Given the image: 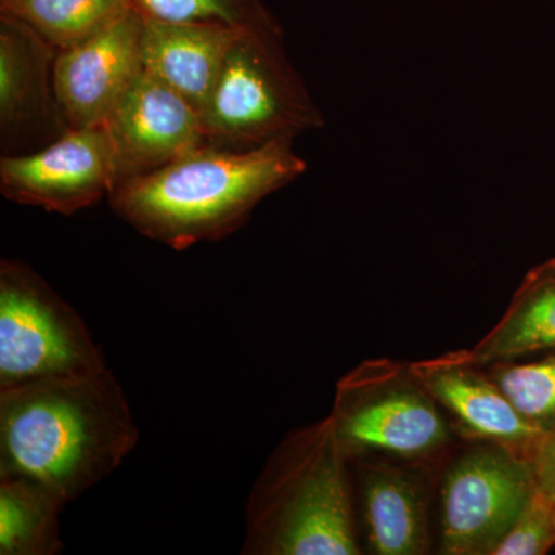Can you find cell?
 <instances>
[{"instance_id":"obj_16","label":"cell","mask_w":555,"mask_h":555,"mask_svg":"<svg viewBox=\"0 0 555 555\" xmlns=\"http://www.w3.org/2000/svg\"><path fill=\"white\" fill-rule=\"evenodd\" d=\"M64 503L38 481L0 474V555H57Z\"/></svg>"},{"instance_id":"obj_15","label":"cell","mask_w":555,"mask_h":555,"mask_svg":"<svg viewBox=\"0 0 555 555\" xmlns=\"http://www.w3.org/2000/svg\"><path fill=\"white\" fill-rule=\"evenodd\" d=\"M542 350H555V258L526 273L505 315L467 353L483 367Z\"/></svg>"},{"instance_id":"obj_19","label":"cell","mask_w":555,"mask_h":555,"mask_svg":"<svg viewBox=\"0 0 555 555\" xmlns=\"http://www.w3.org/2000/svg\"><path fill=\"white\" fill-rule=\"evenodd\" d=\"M492 378L526 422L555 433V353L529 364H495Z\"/></svg>"},{"instance_id":"obj_13","label":"cell","mask_w":555,"mask_h":555,"mask_svg":"<svg viewBox=\"0 0 555 555\" xmlns=\"http://www.w3.org/2000/svg\"><path fill=\"white\" fill-rule=\"evenodd\" d=\"M142 67L199 113L206 107L230 49L243 28L177 24L142 16Z\"/></svg>"},{"instance_id":"obj_10","label":"cell","mask_w":555,"mask_h":555,"mask_svg":"<svg viewBox=\"0 0 555 555\" xmlns=\"http://www.w3.org/2000/svg\"><path fill=\"white\" fill-rule=\"evenodd\" d=\"M144 20L137 9L54 62V90L69 129L104 126L141 75Z\"/></svg>"},{"instance_id":"obj_11","label":"cell","mask_w":555,"mask_h":555,"mask_svg":"<svg viewBox=\"0 0 555 555\" xmlns=\"http://www.w3.org/2000/svg\"><path fill=\"white\" fill-rule=\"evenodd\" d=\"M104 127L115 150L118 184L207 144L198 109L144 69Z\"/></svg>"},{"instance_id":"obj_2","label":"cell","mask_w":555,"mask_h":555,"mask_svg":"<svg viewBox=\"0 0 555 555\" xmlns=\"http://www.w3.org/2000/svg\"><path fill=\"white\" fill-rule=\"evenodd\" d=\"M306 170L308 163L291 141L247 150L204 144L158 170L119 182L108 201L145 238L185 250L232 235L262 199Z\"/></svg>"},{"instance_id":"obj_12","label":"cell","mask_w":555,"mask_h":555,"mask_svg":"<svg viewBox=\"0 0 555 555\" xmlns=\"http://www.w3.org/2000/svg\"><path fill=\"white\" fill-rule=\"evenodd\" d=\"M411 369L467 436L505 448L532 463L546 434L518 414L494 378L481 372L467 350L415 361Z\"/></svg>"},{"instance_id":"obj_7","label":"cell","mask_w":555,"mask_h":555,"mask_svg":"<svg viewBox=\"0 0 555 555\" xmlns=\"http://www.w3.org/2000/svg\"><path fill=\"white\" fill-rule=\"evenodd\" d=\"M537 488L529 460L496 444L467 449L441 485V554L492 555Z\"/></svg>"},{"instance_id":"obj_21","label":"cell","mask_w":555,"mask_h":555,"mask_svg":"<svg viewBox=\"0 0 555 555\" xmlns=\"http://www.w3.org/2000/svg\"><path fill=\"white\" fill-rule=\"evenodd\" d=\"M532 467H534L537 489L555 500V433L546 434L540 441L539 449L532 459Z\"/></svg>"},{"instance_id":"obj_1","label":"cell","mask_w":555,"mask_h":555,"mask_svg":"<svg viewBox=\"0 0 555 555\" xmlns=\"http://www.w3.org/2000/svg\"><path fill=\"white\" fill-rule=\"evenodd\" d=\"M138 441L108 367L0 390V474L38 481L64 505L112 476Z\"/></svg>"},{"instance_id":"obj_8","label":"cell","mask_w":555,"mask_h":555,"mask_svg":"<svg viewBox=\"0 0 555 555\" xmlns=\"http://www.w3.org/2000/svg\"><path fill=\"white\" fill-rule=\"evenodd\" d=\"M118 184L115 150L104 126L69 129L46 147L0 159V192L24 206L73 215Z\"/></svg>"},{"instance_id":"obj_17","label":"cell","mask_w":555,"mask_h":555,"mask_svg":"<svg viewBox=\"0 0 555 555\" xmlns=\"http://www.w3.org/2000/svg\"><path fill=\"white\" fill-rule=\"evenodd\" d=\"M133 7L134 0H0V13L30 25L57 51L98 35Z\"/></svg>"},{"instance_id":"obj_20","label":"cell","mask_w":555,"mask_h":555,"mask_svg":"<svg viewBox=\"0 0 555 555\" xmlns=\"http://www.w3.org/2000/svg\"><path fill=\"white\" fill-rule=\"evenodd\" d=\"M555 546V500L535 488L492 555H543Z\"/></svg>"},{"instance_id":"obj_18","label":"cell","mask_w":555,"mask_h":555,"mask_svg":"<svg viewBox=\"0 0 555 555\" xmlns=\"http://www.w3.org/2000/svg\"><path fill=\"white\" fill-rule=\"evenodd\" d=\"M145 17L177 24H215L243 30H275L280 22L261 0H134Z\"/></svg>"},{"instance_id":"obj_3","label":"cell","mask_w":555,"mask_h":555,"mask_svg":"<svg viewBox=\"0 0 555 555\" xmlns=\"http://www.w3.org/2000/svg\"><path fill=\"white\" fill-rule=\"evenodd\" d=\"M349 462L331 415L291 430L251 486L241 554H360Z\"/></svg>"},{"instance_id":"obj_4","label":"cell","mask_w":555,"mask_h":555,"mask_svg":"<svg viewBox=\"0 0 555 555\" xmlns=\"http://www.w3.org/2000/svg\"><path fill=\"white\" fill-rule=\"evenodd\" d=\"M207 144L247 150L291 141L324 126L323 113L292 67L283 30H243L201 113Z\"/></svg>"},{"instance_id":"obj_5","label":"cell","mask_w":555,"mask_h":555,"mask_svg":"<svg viewBox=\"0 0 555 555\" xmlns=\"http://www.w3.org/2000/svg\"><path fill=\"white\" fill-rule=\"evenodd\" d=\"M328 415L349 460L377 454L427 459L451 438L440 404L411 363L387 358L363 361L339 378Z\"/></svg>"},{"instance_id":"obj_9","label":"cell","mask_w":555,"mask_h":555,"mask_svg":"<svg viewBox=\"0 0 555 555\" xmlns=\"http://www.w3.org/2000/svg\"><path fill=\"white\" fill-rule=\"evenodd\" d=\"M57 51L30 25L0 13V139L3 155L56 141L69 130L54 90Z\"/></svg>"},{"instance_id":"obj_6","label":"cell","mask_w":555,"mask_h":555,"mask_svg":"<svg viewBox=\"0 0 555 555\" xmlns=\"http://www.w3.org/2000/svg\"><path fill=\"white\" fill-rule=\"evenodd\" d=\"M108 367L82 317L30 266L0 262V390Z\"/></svg>"},{"instance_id":"obj_14","label":"cell","mask_w":555,"mask_h":555,"mask_svg":"<svg viewBox=\"0 0 555 555\" xmlns=\"http://www.w3.org/2000/svg\"><path fill=\"white\" fill-rule=\"evenodd\" d=\"M360 460L361 516L371 553L422 555L429 551L425 485L392 463Z\"/></svg>"}]
</instances>
